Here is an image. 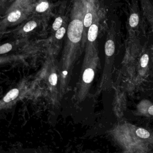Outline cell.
<instances>
[{
    "instance_id": "9a60e30c",
    "label": "cell",
    "mask_w": 153,
    "mask_h": 153,
    "mask_svg": "<svg viewBox=\"0 0 153 153\" xmlns=\"http://www.w3.org/2000/svg\"><path fill=\"white\" fill-rule=\"evenodd\" d=\"M66 32V30L64 28H60L59 30L57 31L55 36L57 39H61L63 37Z\"/></svg>"
},
{
    "instance_id": "8992f818",
    "label": "cell",
    "mask_w": 153,
    "mask_h": 153,
    "mask_svg": "<svg viewBox=\"0 0 153 153\" xmlns=\"http://www.w3.org/2000/svg\"><path fill=\"white\" fill-rule=\"evenodd\" d=\"M21 13L18 11L12 12L8 17V20L10 22H15L19 19L21 16Z\"/></svg>"
},
{
    "instance_id": "ac0fdd59",
    "label": "cell",
    "mask_w": 153,
    "mask_h": 153,
    "mask_svg": "<svg viewBox=\"0 0 153 153\" xmlns=\"http://www.w3.org/2000/svg\"><path fill=\"white\" fill-rule=\"evenodd\" d=\"M63 73L64 75H67V71H64L63 72Z\"/></svg>"
},
{
    "instance_id": "7c38bea8",
    "label": "cell",
    "mask_w": 153,
    "mask_h": 153,
    "mask_svg": "<svg viewBox=\"0 0 153 153\" xmlns=\"http://www.w3.org/2000/svg\"><path fill=\"white\" fill-rule=\"evenodd\" d=\"M93 19V16L90 13H88L85 15L84 19V25L85 27H89L91 25Z\"/></svg>"
},
{
    "instance_id": "52a82bcc",
    "label": "cell",
    "mask_w": 153,
    "mask_h": 153,
    "mask_svg": "<svg viewBox=\"0 0 153 153\" xmlns=\"http://www.w3.org/2000/svg\"><path fill=\"white\" fill-rule=\"evenodd\" d=\"M139 23V17L137 14H132L129 18V24L131 27H136Z\"/></svg>"
},
{
    "instance_id": "5bb4252c",
    "label": "cell",
    "mask_w": 153,
    "mask_h": 153,
    "mask_svg": "<svg viewBox=\"0 0 153 153\" xmlns=\"http://www.w3.org/2000/svg\"><path fill=\"white\" fill-rule=\"evenodd\" d=\"M149 56L147 54H144L140 59V65L142 67H146L148 64Z\"/></svg>"
},
{
    "instance_id": "3957f363",
    "label": "cell",
    "mask_w": 153,
    "mask_h": 153,
    "mask_svg": "<svg viewBox=\"0 0 153 153\" xmlns=\"http://www.w3.org/2000/svg\"><path fill=\"white\" fill-rule=\"evenodd\" d=\"M115 46L114 42L111 40H108L105 44L106 54L108 56H111L114 54Z\"/></svg>"
},
{
    "instance_id": "6da1fadb",
    "label": "cell",
    "mask_w": 153,
    "mask_h": 153,
    "mask_svg": "<svg viewBox=\"0 0 153 153\" xmlns=\"http://www.w3.org/2000/svg\"><path fill=\"white\" fill-rule=\"evenodd\" d=\"M83 25L79 19H75L71 22L68 27L67 35L69 39L73 43L80 42L82 37Z\"/></svg>"
},
{
    "instance_id": "7a4b0ae2",
    "label": "cell",
    "mask_w": 153,
    "mask_h": 153,
    "mask_svg": "<svg viewBox=\"0 0 153 153\" xmlns=\"http://www.w3.org/2000/svg\"><path fill=\"white\" fill-rule=\"evenodd\" d=\"M98 33V27L96 25L90 26L88 31V38L90 42H94L97 38Z\"/></svg>"
},
{
    "instance_id": "4fadbf2b",
    "label": "cell",
    "mask_w": 153,
    "mask_h": 153,
    "mask_svg": "<svg viewBox=\"0 0 153 153\" xmlns=\"http://www.w3.org/2000/svg\"><path fill=\"white\" fill-rule=\"evenodd\" d=\"M62 22H63V20L60 17L57 18L54 21L53 24V29L56 31L59 30V29L60 28L61 26L62 25Z\"/></svg>"
},
{
    "instance_id": "e0dca14e",
    "label": "cell",
    "mask_w": 153,
    "mask_h": 153,
    "mask_svg": "<svg viewBox=\"0 0 153 153\" xmlns=\"http://www.w3.org/2000/svg\"><path fill=\"white\" fill-rule=\"evenodd\" d=\"M149 112L150 115H153V106H152L149 108Z\"/></svg>"
},
{
    "instance_id": "277c9868",
    "label": "cell",
    "mask_w": 153,
    "mask_h": 153,
    "mask_svg": "<svg viewBox=\"0 0 153 153\" xmlns=\"http://www.w3.org/2000/svg\"><path fill=\"white\" fill-rule=\"evenodd\" d=\"M94 71L92 69L90 68L86 69L83 75V80L85 83H90L94 79Z\"/></svg>"
},
{
    "instance_id": "30bf717a",
    "label": "cell",
    "mask_w": 153,
    "mask_h": 153,
    "mask_svg": "<svg viewBox=\"0 0 153 153\" xmlns=\"http://www.w3.org/2000/svg\"><path fill=\"white\" fill-rule=\"evenodd\" d=\"M49 7V4L46 2H42L37 5L36 8V10L37 12H44Z\"/></svg>"
},
{
    "instance_id": "5b68a950",
    "label": "cell",
    "mask_w": 153,
    "mask_h": 153,
    "mask_svg": "<svg viewBox=\"0 0 153 153\" xmlns=\"http://www.w3.org/2000/svg\"><path fill=\"white\" fill-rule=\"evenodd\" d=\"M19 92L17 89H13L10 91L4 98V101L6 102H9L15 99L18 96Z\"/></svg>"
},
{
    "instance_id": "ba28073f",
    "label": "cell",
    "mask_w": 153,
    "mask_h": 153,
    "mask_svg": "<svg viewBox=\"0 0 153 153\" xmlns=\"http://www.w3.org/2000/svg\"><path fill=\"white\" fill-rule=\"evenodd\" d=\"M36 22L34 21H30L28 22L24 27V30L25 32H29L32 31L36 27Z\"/></svg>"
},
{
    "instance_id": "9c48e42d",
    "label": "cell",
    "mask_w": 153,
    "mask_h": 153,
    "mask_svg": "<svg viewBox=\"0 0 153 153\" xmlns=\"http://www.w3.org/2000/svg\"><path fill=\"white\" fill-rule=\"evenodd\" d=\"M136 133L138 136L141 138H148L150 136L149 132L143 129H137L136 131Z\"/></svg>"
},
{
    "instance_id": "8fae6325",
    "label": "cell",
    "mask_w": 153,
    "mask_h": 153,
    "mask_svg": "<svg viewBox=\"0 0 153 153\" xmlns=\"http://www.w3.org/2000/svg\"><path fill=\"white\" fill-rule=\"evenodd\" d=\"M12 46L9 43L2 45L0 47V53L3 54V53L8 52L12 49Z\"/></svg>"
},
{
    "instance_id": "2e32d148",
    "label": "cell",
    "mask_w": 153,
    "mask_h": 153,
    "mask_svg": "<svg viewBox=\"0 0 153 153\" xmlns=\"http://www.w3.org/2000/svg\"><path fill=\"white\" fill-rule=\"evenodd\" d=\"M49 81L52 85H55L57 82V76L56 74H52L49 78Z\"/></svg>"
}]
</instances>
